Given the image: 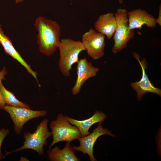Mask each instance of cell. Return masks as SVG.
Returning <instances> with one entry per match:
<instances>
[{"instance_id":"obj_1","label":"cell","mask_w":161,"mask_h":161,"mask_svg":"<svg viewBox=\"0 0 161 161\" xmlns=\"http://www.w3.org/2000/svg\"><path fill=\"white\" fill-rule=\"evenodd\" d=\"M34 26L38 32L37 43L40 52L48 57L58 48L61 27L55 21L41 16L36 19Z\"/></svg>"},{"instance_id":"obj_2","label":"cell","mask_w":161,"mask_h":161,"mask_svg":"<svg viewBox=\"0 0 161 161\" xmlns=\"http://www.w3.org/2000/svg\"><path fill=\"white\" fill-rule=\"evenodd\" d=\"M58 48L60 53L59 69L64 76L69 77L72 65L78 62L79 54L86 49L82 42L69 38L61 39Z\"/></svg>"},{"instance_id":"obj_3","label":"cell","mask_w":161,"mask_h":161,"mask_svg":"<svg viewBox=\"0 0 161 161\" xmlns=\"http://www.w3.org/2000/svg\"><path fill=\"white\" fill-rule=\"evenodd\" d=\"M49 121L48 119H44L37 126L34 132L24 133V137L25 140L23 146L12 151L7 152L4 157L10 154L25 149L32 150L40 156L44 154V146L47 145V140L52 135L51 132L48 130Z\"/></svg>"},{"instance_id":"obj_4","label":"cell","mask_w":161,"mask_h":161,"mask_svg":"<svg viewBox=\"0 0 161 161\" xmlns=\"http://www.w3.org/2000/svg\"><path fill=\"white\" fill-rule=\"evenodd\" d=\"M50 128L53 137V141L49 146V151L56 143L61 141H66L70 143L73 140L81 137L78 128L72 124L66 119L65 115L58 114L55 120L50 123Z\"/></svg>"},{"instance_id":"obj_5","label":"cell","mask_w":161,"mask_h":161,"mask_svg":"<svg viewBox=\"0 0 161 161\" xmlns=\"http://www.w3.org/2000/svg\"><path fill=\"white\" fill-rule=\"evenodd\" d=\"M127 13L125 9L119 8L114 13L117 24L113 38L114 43L112 50L114 54L126 48L128 42L134 37V30H131L129 28Z\"/></svg>"},{"instance_id":"obj_6","label":"cell","mask_w":161,"mask_h":161,"mask_svg":"<svg viewBox=\"0 0 161 161\" xmlns=\"http://www.w3.org/2000/svg\"><path fill=\"white\" fill-rule=\"evenodd\" d=\"M2 109L9 114L14 124V130L20 134L24 124L29 120L38 117L46 116L45 110H34L30 108L14 106L5 104Z\"/></svg>"},{"instance_id":"obj_7","label":"cell","mask_w":161,"mask_h":161,"mask_svg":"<svg viewBox=\"0 0 161 161\" xmlns=\"http://www.w3.org/2000/svg\"><path fill=\"white\" fill-rule=\"evenodd\" d=\"M105 37L104 35L92 28L82 35V42L88 55L93 60L99 59L104 56Z\"/></svg>"},{"instance_id":"obj_8","label":"cell","mask_w":161,"mask_h":161,"mask_svg":"<svg viewBox=\"0 0 161 161\" xmlns=\"http://www.w3.org/2000/svg\"><path fill=\"white\" fill-rule=\"evenodd\" d=\"M104 135L116 137L115 135L107 129L103 128L101 123H98L97 127L92 132L78 139L79 145L78 146L73 145V148L74 150L81 152L84 155L88 154L91 161H97L93 155L94 145L98 138Z\"/></svg>"},{"instance_id":"obj_9","label":"cell","mask_w":161,"mask_h":161,"mask_svg":"<svg viewBox=\"0 0 161 161\" xmlns=\"http://www.w3.org/2000/svg\"><path fill=\"white\" fill-rule=\"evenodd\" d=\"M133 54L139 63L142 70V76L140 80L130 84L134 90L136 91L137 93V99L140 101L144 94L148 92H151L161 97V89L154 86L146 73L145 69L148 67V63L146 59L143 58L140 61V56L139 54L134 52Z\"/></svg>"},{"instance_id":"obj_10","label":"cell","mask_w":161,"mask_h":161,"mask_svg":"<svg viewBox=\"0 0 161 161\" xmlns=\"http://www.w3.org/2000/svg\"><path fill=\"white\" fill-rule=\"evenodd\" d=\"M77 67V79L71 89L73 95H77L84 83L89 78L95 76L99 69L93 66L91 62H88L86 58L78 60Z\"/></svg>"},{"instance_id":"obj_11","label":"cell","mask_w":161,"mask_h":161,"mask_svg":"<svg viewBox=\"0 0 161 161\" xmlns=\"http://www.w3.org/2000/svg\"><path fill=\"white\" fill-rule=\"evenodd\" d=\"M129 29H141L145 25L148 28L154 29L157 24L156 19L153 16L141 8H137L128 12Z\"/></svg>"},{"instance_id":"obj_12","label":"cell","mask_w":161,"mask_h":161,"mask_svg":"<svg viewBox=\"0 0 161 161\" xmlns=\"http://www.w3.org/2000/svg\"><path fill=\"white\" fill-rule=\"evenodd\" d=\"M116 26V18L112 12L100 15L94 25L95 30L104 35L108 40L113 36Z\"/></svg>"},{"instance_id":"obj_13","label":"cell","mask_w":161,"mask_h":161,"mask_svg":"<svg viewBox=\"0 0 161 161\" xmlns=\"http://www.w3.org/2000/svg\"><path fill=\"white\" fill-rule=\"evenodd\" d=\"M0 43L3 47L5 53L11 56L18 61L26 69L28 72L32 75L35 79L37 78V72L33 71L31 66L21 57L18 52L13 46L9 38L6 35L2 30L0 24Z\"/></svg>"},{"instance_id":"obj_14","label":"cell","mask_w":161,"mask_h":161,"mask_svg":"<svg viewBox=\"0 0 161 161\" xmlns=\"http://www.w3.org/2000/svg\"><path fill=\"white\" fill-rule=\"evenodd\" d=\"M66 119L72 124L77 126L80 133L81 137L86 136L91 132L89 131L90 127L97 123H102L104 121L107 116L100 111H96L91 117L85 120H79L65 115Z\"/></svg>"},{"instance_id":"obj_15","label":"cell","mask_w":161,"mask_h":161,"mask_svg":"<svg viewBox=\"0 0 161 161\" xmlns=\"http://www.w3.org/2000/svg\"><path fill=\"white\" fill-rule=\"evenodd\" d=\"M48 159L51 161H79L74 150L69 143L67 142L65 147L61 149L58 146L51 148L47 151Z\"/></svg>"},{"instance_id":"obj_16","label":"cell","mask_w":161,"mask_h":161,"mask_svg":"<svg viewBox=\"0 0 161 161\" xmlns=\"http://www.w3.org/2000/svg\"><path fill=\"white\" fill-rule=\"evenodd\" d=\"M0 91L5 104L14 106L30 108L28 105L17 99L13 93L5 88L2 83L0 86Z\"/></svg>"},{"instance_id":"obj_17","label":"cell","mask_w":161,"mask_h":161,"mask_svg":"<svg viewBox=\"0 0 161 161\" xmlns=\"http://www.w3.org/2000/svg\"><path fill=\"white\" fill-rule=\"evenodd\" d=\"M9 133L10 130L8 129L3 128L0 130V160L4 157L1 150L2 143L5 138Z\"/></svg>"},{"instance_id":"obj_18","label":"cell","mask_w":161,"mask_h":161,"mask_svg":"<svg viewBox=\"0 0 161 161\" xmlns=\"http://www.w3.org/2000/svg\"><path fill=\"white\" fill-rule=\"evenodd\" d=\"M7 73L6 68L4 67L0 71V87L1 81L4 79L5 76ZM5 104L3 99L0 93V109H2L3 107L5 105Z\"/></svg>"},{"instance_id":"obj_19","label":"cell","mask_w":161,"mask_h":161,"mask_svg":"<svg viewBox=\"0 0 161 161\" xmlns=\"http://www.w3.org/2000/svg\"><path fill=\"white\" fill-rule=\"evenodd\" d=\"M156 19L157 24H158L160 26H161V4L160 6L159 10V16Z\"/></svg>"},{"instance_id":"obj_20","label":"cell","mask_w":161,"mask_h":161,"mask_svg":"<svg viewBox=\"0 0 161 161\" xmlns=\"http://www.w3.org/2000/svg\"><path fill=\"white\" fill-rule=\"evenodd\" d=\"M19 161H29V160L27 159L26 157H21Z\"/></svg>"},{"instance_id":"obj_21","label":"cell","mask_w":161,"mask_h":161,"mask_svg":"<svg viewBox=\"0 0 161 161\" xmlns=\"http://www.w3.org/2000/svg\"><path fill=\"white\" fill-rule=\"evenodd\" d=\"M23 1V0H16L15 2L16 3H18L22 2Z\"/></svg>"},{"instance_id":"obj_22","label":"cell","mask_w":161,"mask_h":161,"mask_svg":"<svg viewBox=\"0 0 161 161\" xmlns=\"http://www.w3.org/2000/svg\"><path fill=\"white\" fill-rule=\"evenodd\" d=\"M119 3L120 4H122L123 3V0H117Z\"/></svg>"}]
</instances>
